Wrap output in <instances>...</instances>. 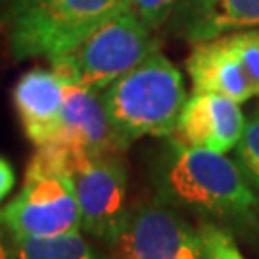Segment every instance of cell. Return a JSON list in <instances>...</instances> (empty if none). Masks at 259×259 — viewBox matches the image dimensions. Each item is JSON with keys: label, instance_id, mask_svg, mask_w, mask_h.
Masks as SVG:
<instances>
[{"label": "cell", "instance_id": "6da1fadb", "mask_svg": "<svg viewBox=\"0 0 259 259\" xmlns=\"http://www.w3.org/2000/svg\"><path fill=\"white\" fill-rule=\"evenodd\" d=\"M161 202L219 219H242L257 205L248 179L232 159L171 140L157 167Z\"/></svg>", "mask_w": 259, "mask_h": 259}, {"label": "cell", "instance_id": "7a4b0ae2", "mask_svg": "<svg viewBox=\"0 0 259 259\" xmlns=\"http://www.w3.org/2000/svg\"><path fill=\"white\" fill-rule=\"evenodd\" d=\"M186 98L183 75L161 52L102 93L108 117L125 146L142 137H173Z\"/></svg>", "mask_w": 259, "mask_h": 259}, {"label": "cell", "instance_id": "3957f363", "mask_svg": "<svg viewBox=\"0 0 259 259\" xmlns=\"http://www.w3.org/2000/svg\"><path fill=\"white\" fill-rule=\"evenodd\" d=\"M0 229L10 236L52 238L83 229L81 209L67 171V146H38L19 194L0 209Z\"/></svg>", "mask_w": 259, "mask_h": 259}, {"label": "cell", "instance_id": "277c9868", "mask_svg": "<svg viewBox=\"0 0 259 259\" xmlns=\"http://www.w3.org/2000/svg\"><path fill=\"white\" fill-rule=\"evenodd\" d=\"M129 8L131 0H12L4 18L12 56L62 54Z\"/></svg>", "mask_w": 259, "mask_h": 259}, {"label": "cell", "instance_id": "5b68a950", "mask_svg": "<svg viewBox=\"0 0 259 259\" xmlns=\"http://www.w3.org/2000/svg\"><path fill=\"white\" fill-rule=\"evenodd\" d=\"M156 52L159 45L152 37V29L129 8L104 21L69 50L48 58V62L65 83L102 94Z\"/></svg>", "mask_w": 259, "mask_h": 259}, {"label": "cell", "instance_id": "8992f818", "mask_svg": "<svg viewBox=\"0 0 259 259\" xmlns=\"http://www.w3.org/2000/svg\"><path fill=\"white\" fill-rule=\"evenodd\" d=\"M67 171L79 202L83 229L110 242L129 211L127 171L117 154L94 156L67 146Z\"/></svg>", "mask_w": 259, "mask_h": 259}, {"label": "cell", "instance_id": "52a82bcc", "mask_svg": "<svg viewBox=\"0 0 259 259\" xmlns=\"http://www.w3.org/2000/svg\"><path fill=\"white\" fill-rule=\"evenodd\" d=\"M108 244L115 259H207L200 231L165 205L129 207Z\"/></svg>", "mask_w": 259, "mask_h": 259}, {"label": "cell", "instance_id": "ba28073f", "mask_svg": "<svg viewBox=\"0 0 259 259\" xmlns=\"http://www.w3.org/2000/svg\"><path fill=\"white\" fill-rule=\"evenodd\" d=\"M186 71L194 93L223 94L240 104L257 96L236 33L194 42Z\"/></svg>", "mask_w": 259, "mask_h": 259}, {"label": "cell", "instance_id": "9c48e42d", "mask_svg": "<svg viewBox=\"0 0 259 259\" xmlns=\"http://www.w3.org/2000/svg\"><path fill=\"white\" fill-rule=\"evenodd\" d=\"M246 117L240 102L215 93H194L186 98L177 121V140L211 152H231L240 142Z\"/></svg>", "mask_w": 259, "mask_h": 259}, {"label": "cell", "instance_id": "30bf717a", "mask_svg": "<svg viewBox=\"0 0 259 259\" xmlns=\"http://www.w3.org/2000/svg\"><path fill=\"white\" fill-rule=\"evenodd\" d=\"M65 81L52 69L33 67L14 84L12 100L23 133L35 146L60 139Z\"/></svg>", "mask_w": 259, "mask_h": 259}, {"label": "cell", "instance_id": "8fae6325", "mask_svg": "<svg viewBox=\"0 0 259 259\" xmlns=\"http://www.w3.org/2000/svg\"><path fill=\"white\" fill-rule=\"evenodd\" d=\"M56 142L94 156L117 154L127 148L108 117L102 94L71 83H65L62 131Z\"/></svg>", "mask_w": 259, "mask_h": 259}, {"label": "cell", "instance_id": "7c38bea8", "mask_svg": "<svg viewBox=\"0 0 259 259\" xmlns=\"http://www.w3.org/2000/svg\"><path fill=\"white\" fill-rule=\"evenodd\" d=\"M169 23L190 42L259 29V0H183Z\"/></svg>", "mask_w": 259, "mask_h": 259}, {"label": "cell", "instance_id": "4fadbf2b", "mask_svg": "<svg viewBox=\"0 0 259 259\" xmlns=\"http://www.w3.org/2000/svg\"><path fill=\"white\" fill-rule=\"evenodd\" d=\"M10 236V234H8ZM10 259H106L79 232L31 238L10 236Z\"/></svg>", "mask_w": 259, "mask_h": 259}, {"label": "cell", "instance_id": "5bb4252c", "mask_svg": "<svg viewBox=\"0 0 259 259\" xmlns=\"http://www.w3.org/2000/svg\"><path fill=\"white\" fill-rule=\"evenodd\" d=\"M236 157L246 177L259 188V110L246 119L242 139L236 144Z\"/></svg>", "mask_w": 259, "mask_h": 259}, {"label": "cell", "instance_id": "9a60e30c", "mask_svg": "<svg viewBox=\"0 0 259 259\" xmlns=\"http://www.w3.org/2000/svg\"><path fill=\"white\" fill-rule=\"evenodd\" d=\"M200 234L207 251V259H246L234 238L221 227L205 223L200 227Z\"/></svg>", "mask_w": 259, "mask_h": 259}, {"label": "cell", "instance_id": "2e32d148", "mask_svg": "<svg viewBox=\"0 0 259 259\" xmlns=\"http://www.w3.org/2000/svg\"><path fill=\"white\" fill-rule=\"evenodd\" d=\"M183 0H131V10L142 19V23L152 31L169 23Z\"/></svg>", "mask_w": 259, "mask_h": 259}, {"label": "cell", "instance_id": "e0dca14e", "mask_svg": "<svg viewBox=\"0 0 259 259\" xmlns=\"http://www.w3.org/2000/svg\"><path fill=\"white\" fill-rule=\"evenodd\" d=\"M16 183V173H14V167L8 159L0 156V202L12 192Z\"/></svg>", "mask_w": 259, "mask_h": 259}, {"label": "cell", "instance_id": "ac0fdd59", "mask_svg": "<svg viewBox=\"0 0 259 259\" xmlns=\"http://www.w3.org/2000/svg\"><path fill=\"white\" fill-rule=\"evenodd\" d=\"M0 259H10V236L0 229Z\"/></svg>", "mask_w": 259, "mask_h": 259}]
</instances>
